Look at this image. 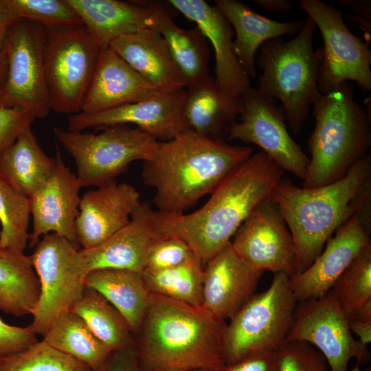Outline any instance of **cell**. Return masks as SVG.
Returning <instances> with one entry per match:
<instances>
[{
  "instance_id": "cell-25",
  "label": "cell",
  "mask_w": 371,
  "mask_h": 371,
  "mask_svg": "<svg viewBox=\"0 0 371 371\" xmlns=\"http://www.w3.org/2000/svg\"><path fill=\"white\" fill-rule=\"evenodd\" d=\"M134 71L161 92L187 88L161 34L145 29L119 38L109 45Z\"/></svg>"
},
{
  "instance_id": "cell-38",
  "label": "cell",
  "mask_w": 371,
  "mask_h": 371,
  "mask_svg": "<svg viewBox=\"0 0 371 371\" xmlns=\"http://www.w3.org/2000/svg\"><path fill=\"white\" fill-rule=\"evenodd\" d=\"M0 371H92L85 363L43 339L0 361Z\"/></svg>"
},
{
  "instance_id": "cell-48",
  "label": "cell",
  "mask_w": 371,
  "mask_h": 371,
  "mask_svg": "<svg viewBox=\"0 0 371 371\" xmlns=\"http://www.w3.org/2000/svg\"><path fill=\"white\" fill-rule=\"evenodd\" d=\"M8 62L4 45L0 47V106L5 89L7 77Z\"/></svg>"
},
{
  "instance_id": "cell-5",
  "label": "cell",
  "mask_w": 371,
  "mask_h": 371,
  "mask_svg": "<svg viewBox=\"0 0 371 371\" xmlns=\"http://www.w3.org/2000/svg\"><path fill=\"white\" fill-rule=\"evenodd\" d=\"M312 106L315 126L307 141L311 158L303 188L341 179L368 155L371 144L370 115L355 101L348 82L321 94Z\"/></svg>"
},
{
  "instance_id": "cell-2",
  "label": "cell",
  "mask_w": 371,
  "mask_h": 371,
  "mask_svg": "<svg viewBox=\"0 0 371 371\" xmlns=\"http://www.w3.org/2000/svg\"><path fill=\"white\" fill-rule=\"evenodd\" d=\"M225 327L201 306L150 293L134 337L141 370H220L226 365Z\"/></svg>"
},
{
  "instance_id": "cell-4",
  "label": "cell",
  "mask_w": 371,
  "mask_h": 371,
  "mask_svg": "<svg viewBox=\"0 0 371 371\" xmlns=\"http://www.w3.org/2000/svg\"><path fill=\"white\" fill-rule=\"evenodd\" d=\"M271 198L293 240V274L302 272L336 229L371 203L370 155L357 161L341 179L324 186L303 188L282 179Z\"/></svg>"
},
{
  "instance_id": "cell-7",
  "label": "cell",
  "mask_w": 371,
  "mask_h": 371,
  "mask_svg": "<svg viewBox=\"0 0 371 371\" xmlns=\"http://www.w3.org/2000/svg\"><path fill=\"white\" fill-rule=\"evenodd\" d=\"M284 273H276L270 286L255 293L226 324L225 364L264 350H276L286 339L297 300Z\"/></svg>"
},
{
  "instance_id": "cell-12",
  "label": "cell",
  "mask_w": 371,
  "mask_h": 371,
  "mask_svg": "<svg viewBox=\"0 0 371 371\" xmlns=\"http://www.w3.org/2000/svg\"><path fill=\"white\" fill-rule=\"evenodd\" d=\"M45 28L25 19L10 25L4 43L8 62L1 106L29 111L36 119L51 111L45 82Z\"/></svg>"
},
{
  "instance_id": "cell-35",
  "label": "cell",
  "mask_w": 371,
  "mask_h": 371,
  "mask_svg": "<svg viewBox=\"0 0 371 371\" xmlns=\"http://www.w3.org/2000/svg\"><path fill=\"white\" fill-rule=\"evenodd\" d=\"M204 265L192 254L183 263L168 269L142 273L150 293L196 306L202 304Z\"/></svg>"
},
{
  "instance_id": "cell-20",
  "label": "cell",
  "mask_w": 371,
  "mask_h": 371,
  "mask_svg": "<svg viewBox=\"0 0 371 371\" xmlns=\"http://www.w3.org/2000/svg\"><path fill=\"white\" fill-rule=\"evenodd\" d=\"M141 203L137 189L115 181L81 197L76 230L78 244L87 249L102 243L130 221Z\"/></svg>"
},
{
  "instance_id": "cell-15",
  "label": "cell",
  "mask_w": 371,
  "mask_h": 371,
  "mask_svg": "<svg viewBox=\"0 0 371 371\" xmlns=\"http://www.w3.org/2000/svg\"><path fill=\"white\" fill-rule=\"evenodd\" d=\"M370 233L371 203H368L336 229L306 269L289 278L297 302L328 293L355 258L371 244Z\"/></svg>"
},
{
  "instance_id": "cell-11",
  "label": "cell",
  "mask_w": 371,
  "mask_h": 371,
  "mask_svg": "<svg viewBox=\"0 0 371 371\" xmlns=\"http://www.w3.org/2000/svg\"><path fill=\"white\" fill-rule=\"evenodd\" d=\"M35 247L31 258L41 293L28 326L43 336L61 314L80 300L88 271L80 250L55 233L44 235Z\"/></svg>"
},
{
  "instance_id": "cell-50",
  "label": "cell",
  "mask_w": 371,
  "mask_h": 371,
  "mask_svg": "<svg viewBox=\"0 0 371 371\" xmlns=\"http://www.w3.org/2000/svg\"><path fill=\"white\" fill-rule=\"evenodd\" d=\"M190 371H212V370H205V369H199V370H190Z\"/></svg>"
},
{
  "instance_id": "cell-41",
  "label": "cell",
  "mask_w": 371,
  "mask_h": 371,
  "mask_svg": "<svg viewBox=\"0 0 371 371\" xmlns=\"http://www.w3.org/2000/svg\"><path fill=\"white\" fill-rule=\"evenodd\" d=\"M35 119L26 109L0 106V153L30 128Z\"/></svg>"
},
{
  "instance_id": "cell-6",
  "label": "cell",
  "mask_w": 371,
  "mask_h": 371,
  "mask_svg": "<svg viewBox=\"0 0 371 371\" xmlns=\"http://www.w3.org/2000/svg\"><path fill=\"white\" fill-rule=\"evenodd\" d=\"M316 26L308 16L293 39L280 37L265 42L256 64L262 74L258 90L281 102L286 121L298 135L308 116L311 106L321 93L318 89V57L313 39Z\"/></svg>"
},
{
  "instance_id": "cell-39",
  "label": "cell",
  "mask_w": 371,
  "mask_h": 371,
  "mask_svg": "<svg viewBox=\"0 0 371 371\" xmlns=\"http://www.w3.org/2000/svg\"><path fill=\"white\" fill-rule=\"evenodd\" d=\"M275 354L278 371H330L322 352L304 341L286 340Z\"/></svg>"
},
{
  "instance_id": "cell-29",
  "label": "cell",
  "mask_w": 371,
  "mask_h": 371,
  "mask_svg": "<svg viewBox=\"0 0 371 371\" xmlns=\"http://www.w3.org/2000/svg\"><path fill=\"white\" fill-rule=\"evenodd\" d=\"M156 8L155 30L164 38L187 88L209 77L210 45L201 30L177 25L173 20L177 10L168 1H156Z\"/></svg>"
},
{
  "instance_id": "cell-33",
  "label": "cell",
  "mask_w": 371,
  "mask_h": 371,
  "mask_svg": "<svg viewBox=\"0 0 371 371\" xmlns=\"http://www.w3.org/2000/svg\"><path fill=\"white\" fill-rule=\"evenodd\" d=\"M71 311L80 317L111 351L135 344L124 317L96 291L85 286L82 297Z\"/></svg>"
},
{
  "instance_id": "cell-3",
  "label": "cell",
  "mask_w": 371,
  "mask_h": 371,
  "mask_svg": "<svg viewBox=\"0 0 371 371\" xmlns=\"http://www.w3.org/2000/svg\"><path fill=\"white\" fill-rule=\"evenodd\" d=\"M251 155L249 146L232 145L186 130L158 142L151 157L143 161L142 177L155 190L157 212L184 213Z\"/></svg>"
},
{
  "instance_id": "cell-9",
  "label": "cell",
  "mask_w": 371,
  "mask_h": 371,
  "mask_svg": "<svg viewBox=\"0 0 371 371\" xmlns=\"http://www.w3.org/2000/svg\"><path fill=\"white\" fill-rule=\"evenodd\" d=\"M102 46L85 25L45 29V76L51 111H82Z\"/></svg>"
},
{
  "instance_id": "cell-40",
  "label": "cell",
  "mask_w": 371,
  "mask_h": 371,
  "mask_svg": "<svg viewBox=\"0 0 371 371\" xmlns=\"http://www.w3.org/2000/svg\"><path fill=\"white\" fill-rule=\"evenodd\" d=\"M194 253L175 237L157 238L150 245L144 271H156L179 265Z\"/></svg>"
},
{
  "instance_id": "cell-19",
  "label": "cell",
  "mask_w": 371,
  "mask_h": 371,
  "mask_svg": "<svg viewBox=\"0 0 371 371\" xmlns=\"http://www.w3.org/2000/svg\"><path fill=\"white\" fill-rule=\"evenodd\" d=\"M262 273L244 261L230 242L204 265L201 306L225 322L256 293Z\"/></svg>"
},
{
  "instance_id": "cell-13",
  "label": "cell",
  "mask_w": 371,
  "mask_h": 371,
  "mask_svg": "<svg viewBox=\"0 0 371 371\" xmlns=\"http://www.w3.org/2000/svg\"><path fill=\"white\" fill-rule=\"evenodd\" d=\"M286 340L313 346L324 356L330 371H348L352 358L362 364L370 358L367 346L352 337L349 321L330 291L297 302Z\"/></svg>"
},
{
  "instance_id": "cell-22",
  "label": "cell",
  "mask_w": 371,
  "mask_h": 371,
  "mask_svg": "<svg viewBox=\"0 0 371 371\" xmlns=\"http://www.w3.org/2000/svg\"><path fill=\"white\" fill-rule=\"evenodd\" d=\"M155 211L141 201L130 221L102 243L80 252L88 273L98 269H116L142 273L149 247L157 238Z\"/></svg>"
},
{
  "instance_id": "cell-23",
  "label": "cell",
  "mask_w": 371,
  "mask_h": 371,
  "mask_svg": "<svg viewBox=\"0 0 371 371\" xmlns=\"http://www.w3.org/2000/svg\"><path fill=\"white\" fill-rule=\"evenodd\" d=\"M109 46L102 47L81 112L95 113L140 102L160 93Z\"/></svg>"
},
{
  "instance_id": "cell-42",
  "label": "cell",
  "mask_w": 371,
  "mask_h": 371,
  "mask_svg": "<svg viewBox=\"0 0 371 371\" xmlns=\"http://www.w3.org/2000/svg\"><path fill=\"white\" fill-rule=\"evenodd\" d=\"M36 334L29 326L10 325L0 317V361L36 343Z\"/></svg>"
},
{
  "instance_id": "cell-16",
  "label": "cell",
  "mask_w": 371,
  "mask_h": 371,
  "mask_svg": "<svg viewBox=\"0 0 371 371\" xmlns=\"http://www.w3.org/2000/svg\"><path fill=\"white\" fill-rule=\"evenodd\" d=\"M237 254L258 271L294 273L291 234L271 198L261 202L243 221L231 240Z\"/></svg>"
},
{
  "instance_id": "cell-36",
  "label": "cell",
  "mask_w": 371,
  "mask_h": 371,
  "mask_svg": "<svg viewBox=\"0 0 371 371\" xmlns=\"http://www.w3.org/2000/svg\"><path fill=\"white\" fill-rule=\"evenodd\" d=\"M29 199L14 191L0 178V247L23 253L30 238Z\"/></svg>"
},
{
  "instance_id": "cell-17",
  "label": "cell",
  "mask_w": 371,
  "mask_h": 371,
  "mask_svg": "<svg viewBox=\"0 0 371 371\" xmlns=\"http://www.w3.org/2000/svg\"><path fill=\"white\" fill-rule=\"evenodd\" d=\"M187 89L160 92L146 100L95 113L67 116V129L132 124L159 142L170 140L187 130L182 117Z\"/></svg>"
},
{
  "instance_id": "cell-21",
  "label": "cell",
  "mask_w": 371,
  "mask_h": 371,
  "mask_svg": "<svg viewBox=\"0 0 371 371\" xmlns=\"http://www.w3.org/2000/svg\"><path fill=\"white\" fill-rule=\"evenodd\" d=\"M169 3L193 21L214 49L215 79L229 95L240 98L250 87L234 48V30L216 5L204 0H169Z\"/></svg>"
},
{
  "instance_id": "cell-45",
  "label": "cell",
  "mask_w": 371,
  "mask_h": 371,
  "mask_svg": "<svg viewBox=\"0 0 371 371\" xmlns=\"http://www.w3.org/2000/svg\"><path fill=\"white\" fill-rule=\"evenodd\" d=\"M339 3L347 6L355 14L349 15L347 20L357 23L363 31L366 41L370 43L371 36V1L370 0H339Z\"/></svg>"
},
{
  "instance_id": "cell-26",
  "label": "cell",
  "mask_w": 371,
  "mask_h": 371,
  "mask_svg": "<svg viewBox=\"0 0 371 371\" xmlns=\"http://www.w3.org/2000/svg\"><path fill=\"white\" fill-rule=\"evenodd\" d=\"M186 89L182 117L187 130L213 139L227 138L239 116L240 98L225 92L210 76Z\"/></svg>"
},
{
  "instance_id": "cell-28",
  "label": "cell",
  "mask_w": 371,
  "mask_h": 371,
  "mask_svg": "<svg viewBox=\"0 0 371 371\" xmlns=\"http://www.w3.org/2000/svg\"><path fill=\"white\" fill-rule=\"evenodd\" d=\"M55 166V157L43 151L31 128L0 153V178L28 199L47 182Z\"/></svg>"
},
{
  "instance_id": "cell-8",
  "label": "cell",
  "mask_w": 371,
  "mask_h": 371,
  "mask_svg": "<svg viewBox=\"0 0 371 371\" xmlns=\"http://www.w3.org/2000/svg\"><path fill=\"white\" fill-rule=\"evenodd\" d=\"M53 131L73 157L81 187H100L114 181L133 161L148 159L159 142L140 128L125 124L104 127L99 133L59 126Z\"/></svg>"
},
{
  "instance_id": "cell-30",
  "label": "cell",
  "mask_w": 371,
  "mask_h": 371,
  "mask_svg": "<svg viewBox=\"0 0 371 371\" xmlns=\"http://www.w3.org/2000/svg\"><path fill=\"white\" fill-rule=\"evenodd\" d=\"M85 283L122 314L135 337L144 317L150 295L142 274L123 269H98L87 273Z\"/></svg>"
},
{
  "instance_id": "cell-34",
  "label": "cell",
  "mask_w": 371,
  "mask_h": 371,
  "mask_svg": "<svg viewBox=\"0 0 371 371\" xmlns=\"http://www.w3.org/2000/svg\"><path fill=\"white\" fill-rule=\"evenodd\" d=\"M350 322H371V244L365 247L330 290Z\"/></svg>"
},
{
  "instance_id": "cell-32",
  "label": "cell",
  "mask_w": 371,
  "mask_h": 371,
  "mask_svg": "<svg viewBox=\"0 0 371 371\" xmlns=\"http://www.w3.org/2000/svg\"><path fill=\"white\" fill-rule=\"evenodd\" d=\"M52 347L98 369L112 352L89 329L85 321L71 311L61 314L43 335Z\"/></svg>"
},
{
  "instance_id": "cell-10",
  "label": "cell",
  "mask_w": 371,
  "mask_h": 371,
  "mask_svg": "<svg viewBox=\"0 0 371 371\" xmlns=\"http://www.w3.org/2000/svg\"><path fill=\"white\" fill-rule=\"evenodd\" d=\"M299 5L321 32L324 46L318 57V89L326 94L343 82L354 81L363 91L371 90L370 43L355 36L344 23L341 11L319 0H300Z\"/></svg>"
},
{
  "instance_id": "cell-44",
  "label": "cell",
  "mask_w": 371,
  "mask_h": 371,
  "mask_svg": "<svg viewBox=\"0 0 371 371\" xmlns=\"http://www.w3.org/2000/svg\"><path fill=\"white\" fill-rule=\"evenodd\" d=\"M95 371H142L135 343L112 351L104 363Z\"/></svg>"
},
{
  "instance_id": "cell-49",
  "label": "cell",
  "mask_w": 371,
  "mask_h": 371,
  "mask_svg": "<svg viewBox=\"0 0 371 371\" xmlns=\"http://www.w3.org/2000/svg\"><path fill=\"white\" fill-rule=\"evenodd\" d=\"M14 21L0 7V47L4 45L8 30Z\"/></svg>"
},
{
  "instance_id": "cell-31",
  "label": "cell",
  "mask_w": 371,
  "mask_h": 371,
  "mask_svg": "<svg viewBox=\"0 0 371 371\" xmlns=\"http://www.w3.org/2000/svg\"><path fill=\"white\" fill-rule=\"evenodd\" d=\"M40 293L31 256L0 247V311L17 317L32 315Z\"/></svg>"
},
{
  "instance_id": "cell-18",
  "label": "cell",
  "mask_w": 371,
  "mask_h": 371,
  "mask_svg": "<svg viewBox=\"0 0 371 371\" xmlns=\"http://www.w3.org/2000/svg\"><path fill=\"white\" fill-rule=\"evenodd\" d=\"M56 166L47 182L29 198L33 229L29 247H34L40 237L55 233L68 240L77 249L78 244L76 222L81 197V188L76 175L64 163L56 147Z\"/></svg>"
},
{
  "instance_id": "cell-1",
  "label": "cell",
  "mask_w": 371,
  "mask_h": 371,
  "mask_svg": "<svg viewBox=\"0 0 371 371\" xmlns=\"http://www.w3.org/2000/svg\"><path fill=\"white\" fill-rule=\"evenodd\" d=\"M284 171L262 151L251 155L190 214L155 211L157 238L184 241L203 265L231 242V238L263 201L271 196Z\"/></svg>"
},
{
  "instance_id": "cell-37",
  "label": "cell",
  "mask_w": 371,
  "mask_h": 371,
  "mask_svg": "<svg viewBox=\"0 0 371 371\" xmlns=\"http://www.w3.org/2000/svg\"><path fill=\"white\" fill-rule=\"evenodd\" d=\"M0 7L14 21L25 19L45 29L83 25L65 0H0Z\"/></svg>"
},
{
  "instance_id": "cell-27",
  "label": "cell",
  "mask_w": 371,
  "mask_h": 371,
  "mask_svg": "<svg viewBox=\"0 0 371 371\" xmlns=\"http://www.w3.org/2000/svg\"><path fill=\"white\" fill-rule=\"evenodd\" d=\"M215 5L232 25L234 48L242 68L251 78L257 75L255 54L267 41L285 34H297L304 21L280 22L263 16L238 0H216Z\"/></svg>"
},
{
  "instance_id": "cell-46",
  "label": "cell",
  "mask_w": 371,
  "mask_h": 371,
  "mask_svg": "<svg viewBox=\"0 0 371 371\" xmlns=\"http://www.w3.org/2000/svg\"><path fill=\"white\" fill-rule=\"evenodd\" d=\"M352 333L359 337V341L366 345L371 341V322L352 321L349 322Z\"/></svg>"
},
{
  "instance_id": "cell-24",
  "label": "cell",
  "mask_w": 371,
  "mask_h": 371,
  "mask_svg": "<svg viewBox=\"0 0 371 371\" xmlns=\"http://www.w3.org/2000/svg\"><path fill=\"white\" fill-rule=\"evenodd\" d=\"M65 1L102 47L156 25V1Z\"/></svg>"
},
{
  "instance_id": "cell-43",
  "label": "cell",
  "mask_w": 371,
  "mask_h": 371,
  "mask_svg": "<svg viewBox=\"0 0 371 371\" xmlns=\"http://www.w3.org/2000/svg\"><path fill=\"white\" fill-rule=\"evenodd\" d=\"M218 371H278L275 350L256 352Z\"/></svg>"
},
{
  "instance_id": "cell-47",
  "label": "cell",
  "mask_w": 371,
  "mask_h": 371,
  "mask_svg": "<svg viewBox=\"0 0 371 371\" xmlns=\"http://www.w3.org/2000/svg\"><path fill=\"white\" fill-rule=\"evenodd\" d=\"M254 2L265 10L277 13H287L292 9L288 0H254Z\"/></svg>"
},
{
  "instance_id": "cell-14",
  "label": "cell",
  "mask_w": 371,
  "mask_h": 371,
  "mask_svg": "<svg viewBox=\"0 0 371 371\" xmlns=\"http://www.w3.org/2000/svg\"><path fill=\"white\" fill-rule=\"evenodd\" d=\"M240 106L239 120L226 139L258 146L284 171L303 181L309 158L289 133L284 111L276 100L250 87L241 95Z\"/></svg>"
}]
</instances>
